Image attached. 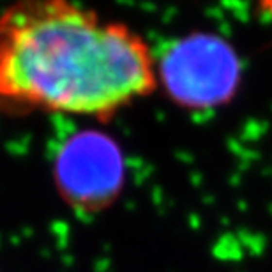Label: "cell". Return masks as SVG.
<instances>
[{
  "label": "cell",
  "instance_id": "2",
  "mask_svg": "<svg viewBox=\"0 0 272 272\" xmlns=\"http://www.w3.org/2000/svg\"><path fill=\"white\" fill-rule=\"evenodd\" d=\"M157 87L189 112L218 110L237 97L244 66L230 41L210 32H189L155 57Z\"/></svg>",
  "mask_w": 272,
  "mask_h": 272
},
{
  "label": "cell",
  "instance_id": "1",
  "mask_svg": "<svg viewBox=\"0 0 272 272\" xmlns=\"http://www.w3.org/2000/svg\"><path fill=\"white\" fill-rule=\"evenodd\" d=\"M157 88L155 53L124 21L68 0L0 13V110L106 122Z\"/></svg>",
  "mask_w": 272,
  "mask_h": 272
},
{
  "label": "cell",
  "instance_id": "3",
  "mask_svg": "<svg viewBox=\"0 0 272 272\" xmlns=\"http://www.w3.org/2000/svg\"><path fill=\"white\" fill-rule=\"evenodd\" d=\"M53 177L71 209L96 214L119 198L126 184V159L113 138L85 129L64 140L55 154Z\"/></svg>",
  "mask_w": 272,
  "mask_h": 272
}]
</instances>
